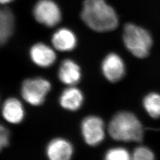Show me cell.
Wrapping results in <instances>:
<instances>
[{
  "instance_id": "6da1fadb",
  "label": "cell",
  "mask_w": 160,
  "mask_h": 160,
  "mask_svg": "<svg viewBox=\"0 0 160 160\" xmlns=\"http://www.w3.org/2000/svg\"><path fill=\"white\" fill-rule=\"evenodd\" d=\"M81 15L86 25L98 32L113 30L119 23L116 12L105 0H85Z\"/></svg>"
},
{
  "instance_id": "7a4b0ae2",
  "label": "cell",
  "mask_w": 160,
  "mask_h": 160,
  "mask_svg": "<svg viewBox=\"0 0 160 160\" xmlns=\"http://www.w3.org/2000/svg\"><path fill=\"white\" fill-rule=\"evenodd\" d=\"M108 130L110 135L117 141L141 142L143 138V128L141 122L129 112L116 114L110 122Z\"/></svg>"
},
{
  "instance_id": "3957f363",
  "label": "cell",
  "mask_w": 160,
  "mask_h": 160,
  "mask_svg": "<svg viewBox=\"0 0 160 160\" xmlns=\"http://www.w3.org/2000/svg\"><path fill=\"white\" fill-rule=\"evenodd\" d=\"M123 42L127 49L139 58L147 57L152 44L151 34L145 29L132 23L124 27Z\"/></svg>"
},
{
  "instance_id": "277c9868",
  "label": "cell",
  "mask_w": 160,
  "mask_h": 160,
  "mask_svg": "<svg viewBox=\"0 0 160 160\" xmlns=\"http://www.w3.org/2000/svg\"><path fill=\"white\" fill-rule=\"evenodd\" d=\"M51 90L49 81L42 77L30 78L24 80L21 87V94L29 104L39 106L45 102Z\"/></svg>"
},
{
  "instance_id": "5b68a950",
  "label": "cell",
  "mask_w": 160,
  "mask_h": 160,
  "mask_svg": "<svg viewBox=\"0 0 160 160\" xmlns=\"http://www.w3.org/2000/svg\"><path fill=\"white\" fill-rule=\"evenodd\" d=\"M35 19L47 27L57 26L61 20V12L58 6L51 0H40L34 7Z\"/></svg>"
},
{
  "instance_id": "8992f818",
  "label": "cell",
  "mask_w": 160,
  "mask_h": 160,
  "mask_svg": "<svg viewBox=\"0 0 160 160\" xmlns=\"http://www.w3.org/2000/svg\"><path fill=\"white\" fill-rule=\"evenodd\" d=\"M81 132L86 143L96 146L104 138V126L103 120L97 116H88L81 123Z\"/></svg>"
},
{
  "instance_id": "52a82bcc",
  "label": "cell",
  "mask_w": 160,
  "mask_h": 160,
  "mask_svg": "<svg viewBox=\"0 0 160 160\" xmlns=\"http://www.w3.org/2000/svg\"><path fill=\"white\" fill-rule=\"evenodd\" d=\"M29 56L34 65L44 68L52 66L57 60L55 51L43 43H37L32 46Z\"/></svg>"
},
{
  "instance_id": "ba28073f",
  "label": "cell",
  "mask_w": 160,
  "mask_h": 160,
  "mask_svg": "<svg viewBox=\"0 0 160 160\" xmlns=\"http://www.w3.org/2000/svg\"><path fill=\"white\" fill-rule=\"evenodd\" d=\"M45 153L49 160H68L72 157L74 148L68 140L62 138H57L47 145Z\"/></svg>"
},
{
  "instance_id": "9c48e42d",
  "label": "cell",
  "mask_w": 160,
  "mask_h": 160,
  "mask_svg": "<svg viewBox=\"0 0 160 160\" xmlns=\"http://www.w3.org/2000/svg\"><path fill=\"white\" fill-rule=\"evenodd\" d=\"M102 71L108 80L111 82H116L125 74V65L119 55L110 53L103 61Z\"/></svg>"
},
{
  "instance_id": "30bf717a",
  "label": "cell",
  "mask_w": 160,
  "mask_h": 160,
  "mask_svg": "<svg viewBox=\"0 0 160 160\" xmlns=\"http://www.w3.org/2000/svg\"><path fill=\"white\" fill-rule=\"evenodd\" d=\"M58 77L63 84L74 86L81 78V71L79 65L70 59L63 60L58 70Z\"/></svg>"
},
{
  "instance_id": "8fae6325",
  "label": "cell",
  "mask_w": 160,
  "mask_h": 160,
  "mask_svg": "<svg viewBox=\"0 0 160 160\" xmlns=\"http://www.w3.org/2000/svg\"><path fill=\"white\" fill-rule=\"evenodd\" d=\"M2 116L10 123L14 125L20 123L25 116V111L22 103L16 98H8L2 105Z\"/></svg>"
},
{
  "instance_id": "7c38bea8",
  "label": "cell",
  "mask_w": 160,
  "mask_h": 160,
  "mask_svg": "<svg viewBox=\"0 0 160 160\" xmlns=\"http://www.w3.org/2000/svg\"><path fill=\"white\" fill-rule=\"evenodd\" d=\"M52 43L59 51H71L77 46V39L72 31L67 28H61L53 34Z\"/></svg>"
},
{
  "instance_id": "4fadbf2b",
  "label": "cell",
  "mask_w": 160,
  "mask_h": 160,
  "mask_svg": "<svg viewBox=\"0 0 160 160\" xmlns=\"http://www.w3.org/2000/svg\"><path fill=\"white\" fill-rule=\"evenodd\" d=\"M84 101V96L78 88L69 87L61 92L59 103L61 106L67 110L76 111L81 107Z\"/></svg>"
},
{
  "instance_id": "5bb4252c",
  "label": "cell",
  "mask_w": 160,
  "mask_h": 160,
  "mask_svg": "<svg viewBox=\"0 0 160 160\" xmlns=\"http://www.w3.org/2000/svg\"><path fill=\"white\" fill-rule=\"evenodd\" d=\"M14 17L12 11L6 7H0V46L9 40L14 29Z\"/></svg>"
},
{
  "instance_id": "9a60e30c",
  "label": "cell",
  "mask_w": 160,
  "mask_h": 160,
  "mask_svg": "<svg viewBox=\"0 0 160 160\" xmlns=\"http://www.w3.org/2000/svg\"><path fill=\"white\" fill-rule=\"evenodd\" d=\"M144 108L152 118L160 117V94L151 93L145 97L143 100Z\"/></svg>"
},
{
  "instance_id": "2e32d148",
  "label": "cell",
  "mask_w": 160,
  "mask_h": 160,
  "mask_svg": "<svg viewBox=\"0 0 160 160\" xmlns=\"http://www.w3.org/2000/svg\"><path fill=\"white\" fill-rule=\"evenodd\" d=\"M130 154L125 149L116 148L110 149L106 154L105 158L108 160H128L130 159Z\"/></svg>"
},
{
  "instance_id": "e0dca14e",
  "label": "cell",
  "mask_w": 160,
  "mask_h": 160,
  "mask_svg": "<svg viewBox=\"0 0 160 160\" xmlns=\"http://www.w3.org/2000/svg\"><path fill=\"white\" fill-rule=\"evenodd\" d=\"M132 158L135 160H151L154 158V155L149 149L140 147L135 149L132 154Z\"/></svg>"
},
{
  "instance_id": "ac0fdd59",
  "label": "cell",
  "mask_w": 160,
  "mask_h": 160,
  "mask_svg": "<svg viewBox=\"0 0 160 160\" xmlns=\"http://www.w3.org/2000/svg\"><path fill=\"white\" fill-rule=\"evenodd\" d=\"M10 142V132L0 124V152L7 147Z\"/></svg>"
},
{
  "instance_id": "d6986e66",
  "label": "cell",
  "mask_w": 160,
  "mask_h": 160,
  "mask_svg": "<svg viewBox=\"0 0 160 160\" xmlns=\"http://www.w3.org/2000/svg\"><path fill=\"white\" fill-rule=\"evenodd\" d=\"M12 0H0V4H5L10 2Z\"/></svg>"
}]
</instances>
